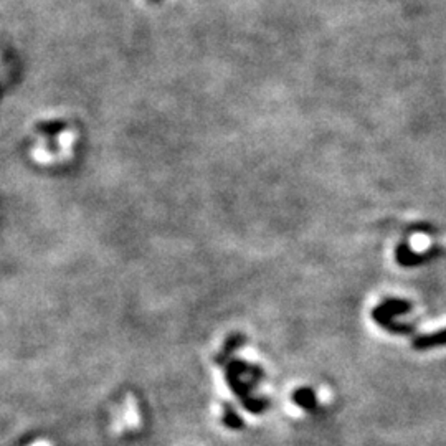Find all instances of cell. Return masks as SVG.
Wrapping results in <instances>:
<instances>
[{
  "instance_id": "obj_1",
  "label": "cell",
  "mask_w": 446,
  "mask_h": 446,
  "mask_svg": "<svg viewBox=\"0 0 446 446\" xmlns=\"http://www.w3.org/2000/svg\"><path fill=\"white\" fill-rule=\"evenodd\" d=\"M296 402L299 403L301 407H311L314 402V397L311 392H299L296 393Z\"/></svg>"
},
{
  "instance_id": "obj_2",
  "label": "cell",
  "mask_w": 446,
  "mask_h": 446,
  "mask_svg": "<svg viewBox=\"0 0 446 446\" xmlns=\"http://www.w3.org/2000/svg\"><path fill=\"white\" fill-rule=\"evenodd\" d=\"M32 446H52L48 441H38V443H33Z\"/></svg>"
}]
</instances>
